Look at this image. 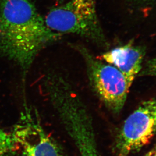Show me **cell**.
I'll return each instance as SVG.
<instances>
[{
    "label": "cell",
    "mask_w": 156,
    "mask_h": 156,
    "mask_svg": "<svg viewBox=\"0 0 156 156\" xmlns=\"http://www.w3.org/2000/svg\"><path fill=\"white\" fill-rule=\"evenodd\" d=\"M62 35L51 30L30 0H0V56L26 76L39 53Z\"/></svg>",
    "instance_id": "1"
},
{
    "label": "cell",
    "mask_w": 156,
    "mask_h": 156,
    "mask_svg": "<svg viewBox=\"0 0 156 156\" xmlns=\"http://www.w3.org/2000/svg\"><path fill=\"white\" fill-rule=\"evenodd\" d=\"M48 100L69 135L82 147L85 156H96L92 119L88 108L68 79L55 72L43 78Z\"/></svg>",
    "instance_id": "2"
},
{
    "label": "cell",
    "mask_w": 156,
    "mask_h": 156,
    "mask_svg": "<svg viewBox=\"0 0 156 156\" xmlns=\"http://www.w3.org/2000/svg\"><path fill=\"white\" fill-rule=\"evenodd\" d=\"M50 30L60 34H72L108 47V44L96 14L95 0H69L53 8L45 18Z\"/></svg>",
    "instance_id": "3"
},
{
    "label": "cell",
    "mask_w": 156,
    "mask_h": 156,
    "mask_svg": "<svg viewBox=\"0 0 156 156\" xmlns=\"http://www.w3.org/2000/svg\"><path fill=\"white\" fill-rule=\"evenodd\" d=\"M85 64L90 88L108 110L119 114L124 106L131 86L118 69L95 57L84 45L74 44Z\"/></svg>",
    "instance_id": "4"
},
{
    "label": "cell",
    "mask_w": 156,
    "mask_h": 156,
    "mask_svg": "<svg viewBox=\"0 0 156 156\" xmlns=\"http://www.w3.org/2000/svg\"><path fill=\"white\" fill-rule=\"evenodd\" d=\"M156 134V96L144 101L125 120L117 138L116 156H129Z\"/></svg>",
    "instance_id": "5"
},
{
    "label": "cell",
    "mask_w": 156,
    "mask_h": 156,
    "mask_svg": "<svg viewBox=\"0 0 156 156\" xmlns=\"http://www.w3.org/2000/svg\"><path fill=\"white\" fill-rule=\"evenodd\" d=\"M11 136L24 156H63L43 129L36 109L26 104Z\"/></svg>",
    "instance_id": "6"
},
{
    "label": "cell",
    "mask_w": 156,
    "mask_h": 156,
    "mask_svg": "<svg viewBox=\"0 0 156 156\" xmlns=\"http://www.w3.org/2000/svg\"><path fill=\"white\" fill-rule=\"evenodd\" d=\"M145 54L144 47L130 43L104 53L98 58L118 69L131 86L143 68Z\"/></svg>",
    "instance_id": "7"
},
{
    "label": "cell",
    "mask_w": 156,
    "mask_h": 156,
    "mask_svg": "<svg viewBox=\"0 0 156 156\" xmlns=\"http://www.w3.org/2000/svg\"><path fill=\"white\" fill-rule=\"evenodd\" d=\"M14 144L11 135L0 129V156H10Z\"/></svg>",
    "instance_id": "8"
},
{
    "label": "cell",
    "mask_w": 156,
    "mask_h": 156,
    "mask_svg": "<svg viewBox=\"0 0 156 156\" xmlns=\"http://www.w3.org/2000/svg\"><path fill=\"white\" fill-rule=\"evenodd\" d=\"M154 76L156 77V56L149 60L142 68L137 77Z\"/></svg>",
    "instance_id": "9"
},
{
    "label": "cell",
    "mask_w": 156,
    "mask_h": 156,
    "mask_svg": "<svg viewBox=\"0 0 156 156\" xmlns=\"http://www.w3.org/2000/svg\"><path fill=\"white\" fill-rule=\"evenodd\" d=\"M144 156H156V151L155 150L151 151L146 154Z\"/></svg>",
    "instance_id": "10"
},
{
    "label": "cell",
    "mask_w": 156,
    "mask_h": 156,
    "mask_svg": "<svg viewBox=\"0 0 156 156\" xmlns=\"http://www.w3.org/2000/svg\"><path fill=\"white\" fill-rule=\"evenodd\" d=\"M155 150L156 151V147H155Z\"/></svg>",
    "instance_id": "11"
},
{
    "label": "cell",
    "mask_w": 156,
    "mask_h": 156,
    "mask_svg": "<svg viewBox=\"0 0 156 156\" xmlns=\"http://www.w3.org/2000/svg\"><path fill=\"white\" fill-rule=\"evenodd\" d=\"M144 1H147V0H144Z\"/></svg>",
    "instance_id": "12"
}]
</instances>
